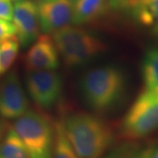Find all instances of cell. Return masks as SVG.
<instances>
[{"mask_svg":"<svg viewBox=\"0 0 158 158\" xmlns=\"http://www.w3.org/2000/svg\"><path fill=\"white\" fill-rule=\"evenodd\" d=\"M125 88L124 74L113 65L90 69L79 82L80 93L86 106L99 114L107 113L117 105Z\"/></svg>","mask_w":158,"mask_h":158,"instance_id":"2","label":"cell"},{"mask_svg":"<svg viewBox=\"0 0 158 158\" xmlns=\"http://www.w3.org/2000/svg\"><path fill=\"white\" fill-rule=\"evenodd\" d=\"M141 73L145 89H158V48H148L142 60Z\"/></svg>","mask_w":158,"mask_h":158,"instance_id":"14","label":"cell"},{"mask_svg":"<svg viewBox=\"0 0 158 158\" xmlns=\"http://www.w3.org/2000/svg\"><path fill=\"white\" fill-rule=\"evenodd\" d=\"M58 54L69 68H77L92 61L106 50V46L91 32L67 26L53 33Z\"/></svg>","mask_w":158,"mask_h":158,"instance_id":"3","label":"cell"},{"mask_svg":"<svg viewBox=\"0 0 158 158\" xmlns=\"http://www.w3.org/2000/svg\"><path fill=\"white\" fill-rule=\"evenodd\" d=\"M136 153L135 146L131 143H125L113 148L105 158H133Z\"/></svg>","mask_w":158,"mask_h":158,"instance_id":"17","label":"cell"},{"mask_svg":"<svg viewBox=\"0 0 158 158\" xmlns=\"http://www.w3.org/2000/svg\"><path fill=\"white\" fill-rule=\"evenodd\" d=\"M13 36H15V28L12 23L0 19V43Z\"/></svg>","mask_w":158,"mask_h":158,"instance_id":"18","label":"cell"},{"mask_svg":"<svg viewBox=\"0 0 158 158\" xmlns=\"http://www.w3.org/2000/svg\"><path fill=\"white\" fill-rule=\"evenodd\" d=\"M141 153L143 158H158V141L141 150Z\"/></svg>","mask_w":158,"mask_h":158,"instance_id":"20","label":"cell"},{"mask_svg":"<svg viewBox=\"0 0 158 158\" xmlns=\"http://www.w3.org/2000/svg\"><path fill=\"white\" fill-rule=\"evenodd\" d=\"M26 85L30 98L41 109H49L56 104L63 86L62 77L55 70L28 71Z\"/></svg>","mask_w":158,"mask_h":158,"instance_id":"6","label":"cell"},{"mask_svg":"<svg viewBox=\"0 0 158 158\" xmlns=\"http://www.w3.org/2000/svg\"><path fill=\"white\" fill-rule=\"evenodd\" d=\"M12 25L19 44L27 47L40 35L37 5L32 0L17 1L13 6Z\"/></svg>","mask_w":158,"mask_h":158,"instance_id":"8","label":"cell"},{"mask_svg":"<svg viewBox=\"0 0 158 158\" xmlns=\"http://www.w3.org/2000/svg\"><path fill=\"white\" fill-rule=\"evenodd\" d=\"M75 3L71 22L76 26L95 21L107 7V0H77Z\"/></svg>","mask_w":158,"mask_h":158,"instance_id":"11","label":"cell"},{"mask_svg":"<svg viewBox=\"0 0 158 158\" xmlns=\"http://www.w3.org/2000/svg\"><path fill=\"white\" fill-rule=\"evenodd\" d=\"M70 1H71V2L73 3V2H76V1H77V0H70Z\"/></svg>","mask_w":158,"mask_h":158,"instance_id":"23","label":"cell"},{"mask_svg":"<svg viewBox=\"0 0 158 158\" xmlns=\"http://www.w3.org/2000/svg\"><path fill=\"white\" fill-rule=\"evenodd\" d=\"M156 92H157V95H158V89H156Z\"/></svg>","mask_w":158,"mask_h":158,"instance_id":"24","label":"cell"},{"mask_svg":"<svg viewBox=\"0 0 158 158\" xmlns=\"http://www.w3.org/2000/svg\"><path fill=\"white\" fill-rule=\"evenodd\" d=\"M132 11L136 19L150 27L153 34L158 37V0H142Z\"/></svg>","mask_w":158,"mask_h":158,"instance_id":"13","label":"cell"},{"mask_svg":"<svg viewBox=\"0 0 158 158\" xmlns=\"http://www.w3.org/2000/svg\"><path fill=\"white\" fill-rule=\"evenodd\" d=\"M11 127L25 145L30 157L51 158L55 141V126L46 114L27 110L15 119Z\"/></svg>","mask_w":158,"mask_h":158,"instance_id":"4","label":"cell"},{"mask_svg":"<svg viewBox=\"0 0 158 158\" xmlns=\"http://www.w3.org/2000/svg\"><path fill=\"white\" fill-rule=\"evenodd\" d=\"M0 158H31L28 151L11 127L0 140Z\"/></svg>","mask_w":158,"mask_h":158,"instance_id":"12","label":"cell"},{"mask_svg":"<svg viewBox=\"0 0 158 158\" xmlns=\"http://www.w3.org/2000/svg\"><path fill=\"white\" fill-rule=\"evenodd\" d=\"M61 119L64 134L80 158H102L113 144V127L99 115L79 111Z\"/></svg>","mask_w":158,"mask_h":158,"instance_id":"1","label":"cell"},{"mask_svg":"<svg viewBox=\"0 0 158 158\" xmlns=\"http://www.w3.org/2000/svg\"><path fill=\"white\" fill-rule=\"evenodd\" d=\"M27 71L56 70L59 66V54L48 34L39 35L24 56Z\"/></svg>","mask_w":158,"mask_h":158,"instance_id":"10","label":"cell"},{"mask_svg":"<svg viewBox=\"0 0 158 158\" xmlns=\"http://www.w3.org/2000/svg\"><path fill=\"white\" fill-rule=\"evenodd\" d=\"M55 126V141L51 158H80L75 152L73 148L69 142L62 127V119L59 118Z\"/></svg>","mask_w":158,"mask_h":158,"instance_id":"15","label":"cell"},{"mask_svg":"<svg viewBox=\"0 0 158 158\" xmlns=\"http://www.w3.org/2000/svg\"><path fill=\"white\" fill-rule=\"evenodd\" d=\"M158 130V95L156 90L145 89L130 106L120 126L121 136L137 141Z\"/></svg>","mask_w":158,"mask_h":158,"instance_id":"5","label":"cell"},{"mask_svg":"<svg viewBox=\"0 0 158 158\" xmlns=\"http://www.w3.org/2000/svg\"><path fill=\"white\" fill-rule=\"evenodd\" d=\"M19 42L16 36L0 43V77L10 69L19 51Z\"/></svg>","mask_w":158,"mask_h":158,"instance_id":"16","label":"cell"},{"mask_svg":"<svg viewBox=\"0 0 158 158\" xmlns=\"http://www.w3.org/2000/svg\"><path fill=\"white\" fill-rule=\"evenodd\" d=\"M15 1H20V0H15Z\"/></svg>","mask_w":158,"mask_h":158,"instance_id":"25","label":"cell"},{"mask_svg":"<svg viewBox=\"0 0 158 158\" xmlns=\"http://www.w3.org/2000/svg\"><path fill=\"white\" fill-rule=\"evenodd\" d=\"M133 158H143V157H142V156H141V151H140V152L136 153L135 155V156H134Z\"/></svg>","mask_w":158,"mask_h":158,"instance_id":"22","label":"cell"},{"mask_svg":"<svg viewBox=\"0 0 158 158\" xmlns=\"http://www.w3.org/2000/svg\"><path fill=\"white\" fill-rule=\"evenodd\" d=\"M6 128H7V127H6V125L4 124V122L3 121H1L0 120V140L2 139V137L4 135V134H5V132H6Z\"/></svg>","mask_w":158,"mask_h":158,"instance_id":"21","label":"cell"},{"mask_svg":"<svg viewBox=\"0 0 158 158\" xmlns=\"http://www.w3.org/2000/svg\"><path fill=\"white\" fill-rule=\"evenodd\" d=\"M73 6L70 0H41L37 5L40 30L53 34L69 26L72 21Z\"/></svg>","mask_w":158,"mask_h":158,"instance_id":"9","label":"cell"},{"mask_svg":"<svg viewBox=\"0 0 158 158\" xmlns=\"http://www.w3.org/2000/svg\"><path fill=\"white\" fill-rule=\"evenodd\" d=\"M28 107V98L19 77L15 71H11L0 81V116L6 119H16Z\"/></svg>","mask_w":158,"mask_h":158,"instance_id":"7","label":"cell"},{"mask_svg":"<svg viewBox=\"0 0 158 158\" xmlns=\"http://www.w3.org/2000/svg\"><path fill=\"white\" fill-rule=\"evenodd\" d=\"M13 6L11 0H0V19L11 21L12 19Z\"/></svg>","mask_w":158,"mask_h":158,"instance_id":"19","label":"cell"}]
</instances>
